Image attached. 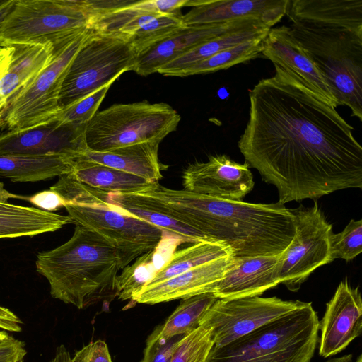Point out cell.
<instances>
[{"label":"cell","instance_id":"cell-1","mask_svg":"<svg viewBox=\"0 0 362 362\" xmlns=\"http://www.w3.org/2000/svg\"><path fill=\"white\" fill-rule=\"evenodd\" d=\"M274 67L249 92V119L238 143L245 163L276 188L284 204L361 189L362 147L353 127Z\"/></svg>","mask_w":362,"mask_h":362},{"label":"cell","instance_id":"cell-2","mask_svg":"<svg viewBox=\"0 0 362 362\" xmlns=\"http://www.w3.org/2000/svg\"><path fill=\"white\" fill-rule=\"evenodd\" d=\"M138 193L208 238L228 246L233 258L279 256L295 235L294 216L280 202L227 200L169 189L158 182Z\"/></svg>","mask_w":362,"mask_h":362},{"label":"cell","instance_id":"cell-3","mask_svg":"<svg viewBox=\"0 0 362 362\" xmlns=\"http://www.w3.org/2000/svg\"><path fill=\"white\" fill-rule=\"evenodd\" d=\"M35 266L47 280L51 296L78 309L116 297L117 273L123 269L115 246L79 225L66 243L38 252Z\"/></svg>","mask_w":362,"mask_h":362},{"label":"cell","instance_id":"cell-4","mask_svg":"<svg viewBox=\"0 0 362 362\" xmlns=\"http://www.w3.org/2000/svg\"><path fill=\"white\" fill-rule=\"evenodd\" d=\"M113 6L112 0H16L0 25V47L50 42L58 49Z\"/></svg>","mask_w":362,"mask_h":362},{"label":"cell","instance_id":"cell-5","mask_svg":"<svg viewBox=\"0 0 362 362\" xmlns=\"http://www.w3.org/2000/svg\"><path fill=\"white\" fill-rule=\"evenodd\" d=\"M319 319L305 304L223 346L206 362H310L319 340Z\"/></svg>","mask_w":362,"mask_h":362},{"label":"cell","instance_id":"cell-6","mask_svg":"<svg viewBox=\"0 0 362 362\" xmlns=\"http://www.w3.org/2000/svg\"><path fill=\"white\" fill-rule=\"evenodd\" d=\"M293 36L313 61L338 105L362 119V31L291 23Z\"/></svg>","mask_w":362,"mask_h":362},{"label":"cell","instance_id":"cell-7","mask_svg":"<svg viewBox=\"0 0 362 362\" xmlns=\"http://www.w3.org/2000/svg\"><path fill=\"white\" fill-rule=\"evenodd\" d=\"M179 113L165 103L114 104L97 112L84 131L88 150L105 152L144 142H158L175 131Z\"/></svg>","mask_w":362,"mask_h":362},{"label":"cell","instance_id":"cell-8","mask_svg":"<svg viewBox=\"0 0 362 362\" xmlns=\"http://www.w3.org/2000/svg\"><path fill=\"white\" fill-rule=\"evenodd\" d=\"M136 52L123 37L91 28L74 56L59 93L60 110L133 71Z\"/></svg>","mask_w":362,"mask_h":362},{"label":"cell","instance_id":"cell-9","mask_svg":"<svg viewBox=\"0 0 362 362\" xmlns=\"http://www.w3.org/2000/svg\"><path fill=\"white\" fill-rule=\"evenodd\" d=\"M90 30L89 28L55 52L53 62L37 79L11 97L0 120L1 131L30 128L56 117L60 111L59 100L63 80Z\"/></svg>","mask_w":362,"mask_h":362},{"label":"cell","instance_id":"cell-10","mask_svg":"<svg viewBox=\"0 0 362 362\" xmlns=\"http://www.w3.org/2000/svg\"><path fill=\"white\" fill-rule=\"evenodd\" d=\"M291 211L296 232L280 255L276 272L279 284L297 291L316 269L333 261L331 240L334 233L316 200L311 206L300 205Z\"/></svg>","mask_w":362,"mask_h":362},{"label":"cell","instance_id":"cell-11","mask_svg":"<svg viewBox=\"0 0 362 362\" xmlns=\"http://www.w3.org/2000/svg\"><path fill=\"white\" fill-rule=\"evenodd\" d=\"M71 223L93 230L117 250L124 268L134 259L157 246L164 230L144 220L112 208L66 204Z\"/></svg>","mask_w":362,"mask_h":362},{"label":"cell","instance_id":"cell-12","mask_svg":"<svg viewBox=\"0 0 362 362\" xmlns=\"http://www.w3.org/2000/svg\"><path fill=\"white\" fill-rule=\"evenodd\" d=\"M305 303L285 300L276 296L218 298L202 317L200 325L211 329L214 346L220 347L303 306Z\"/></svg>","mask_w":362,"mask_h":362},{"label":"cell","instance_id":"cell-13","mask_svg":"<svg viewBox=\"0 0 362 362\" xmlns=\"http://www.w3.org/2000/svg\"><path fill=\"white\" fill-rule=\"evenodd\" d=\"M85 128L55 117L30 128L0 131V155H61L75 160L87 150Z\"/></svg>","mask_w":362,"mask_h":362},{"label":"cell","instance_id":"cell-14","mask_svg":"<svg viewBox=\"0 0 362 362\" xmlns=\"http://www.w3.org/2000/svg\"><path fill=\"white\" fill-rule=\"evenodd\" d=\"M182 178L185 190L232 201H242L255 185L247 163H236L226 155L189 164Z\"/></svg>","mask_w":362,"mask_h":362},{"label":"cell","instance_id":"cell-15","mask_svg":"<svg viewBox=\"0 0 362 362\" xmlns=\"http://www.w3.org/2000/svg\"><path fill=\"white\" fill-rule=\"evenodd\" d=\"M262 54L326 104L335 109L339 106L325 78L288 26L270 28L264 39Z\"/></svg>","mask_w":362,"mask_h":362},{"label":"cell","instance_id":"cell-16","mask_svg":"<svg viewBox=\"0 0 362 362\" xmlns=\"http://www.w3.org/2000/svg\"><path fill=\"white\" fill-rule=\"evenodd\" d=\"M319 330V354L322 358L340 353L361 335L362 299L358 287H351L347 279L340 282L326 304Z\"/></svg>","mask_w":362,"mask_h":362},{"label":"cell","instance_id":"cell-17","mask_svg":"<svg viewBox=\"0 0 362 362\" xmlns=\"http://www.w3.org/2000/svg\"><path fill=\"white\" fill-rule=\"evenodd\" d=\"M288 0H189L192 8L182 15L185 25L257 19L271 28L286 15Z\"/></svg>","mask_w":362,"mask_h":362},{"label":"cell","instance_id":"cell-18","mask_svg":"<svg viewBox=\"0 0 362 362\" xmlns=\"http://www.w3.org/2000/svg\"><path fill=\"white\" fill-rule=\"evenodd\" d=\"M257 21H260L243 19L225 23L186 25L137 54L133 71L143 76L158 72L163 66L198 45Z\"/></svg>","mask_w":362,"mask_h":362},{"label":"cell","instance_id":"cell-19","mask_svg":"<svg viewBox=\"0 0 362 362\" xmlns=\"http://www.w3.org/2000/svg\"><path fill=\"white\" fill-rule=\"evenodd\" d=\"M233 262V257H224L168 280L144 286L136 296L135 303L153 305L213 293L216 284L222 279Z\"/></svg>","mask_w":362,"mask_h":362},{"label":"cell","instance_id":"cell-20","mask_svg":"<svg viewBox=\"0 0 362 362\" xmlns=\"http://www.w3.org/2000/svg\"><path fill=\"white\" fill-rule=\"evenodd\" d=\"M280 255L233 258L213 293L217 298L231 299L260 296L275 288L279 284L276 271Z\"/></svg>","mask_w":362,"mask_h":362},{"label":"cell","instance_id":"cell-21","mask_svg":"<svg viewBox=\"0 0 362 362\" xmlns=\"http://www.w3.org/2000/svg\"><path fill=\"white\" fill-rule=\"evenodd\" d=\"M292 23L362 31V0H288Z\"/></svg>","mask_w":362,"mask_h":362},{"label":"cell","instance_id":"cell-22","mask_svg":"<svg viewBox=\"0 0 362 362\" xmlns=\"http://www.w3.org/2000/svg\"><path fill=\"white\" fill-rule=\"evenodd\" d=\"M158 142H144L105 152L86 150L74 160L100 164L146 179L151 183L163 177L159 162Z\"/></svg>","mask_w":362,"mask_h":362},{"label":"cell","instance_id":"cell-23","mask_svg":"<svg viewBox=\"0 0 362 362\" xmlns=\"http://www.w3.org/2000/svg\"><path fill=\"white\" fill-rule=\"evenodd\" d=\"M188 0L128 1L124 5L100 16L91 28L123 38L144 23L162 14L180 11Z\"/></svg>","mask_w":362,"mask_h":362},{"label":"cell","instance_id":"cell-24","mask_svg":"<svg viewBox=\"0 0 362 362\" xmlns=\"http://www.w3.org/2000/svg\"><path fill=\"white\" fill-rule=\"evenodd\" d=\"M184 240L173 234L164 231L159 243L151 250L139 256L134 264L122 269L116 279L117 296L121 300L135 299L141 289L155 274L168 262L178 245Z\"/></svg>","mask_w":362,"mask_h":362},{"label":"cell","instance_id":"cell-25","mask_svg":"<svg viewBox=\"0 0 362 362\" xmlns=\"http://www.w3.org/2000/svg\"><path fill=\"white\" fill-rule=\"evenodd\" d=\"M103 204L127 214L144 220L164 231L181 238L185 243L213 240L186 223L170 215L153 200L139 193H106Z\"/></svg>","mask_w":362,"mask_h":362},{"label":"cell","instance_id":"cell-26","mask_svg":"<svg viewBox=\"0 0 362 362\" xmlns=\"http://www.w3.org/2000/svg\"><path fill=\"white\" fill-rule=\"evenodd\" d=\"M71 223L69 216L0 199V238L33 237Z\"/></svg>","mask_w":362,"mask_h":362},{"label":"cell","instance_id":"cell-27","mask_svg":"<svg viewBox=\"0 0 362 362\" xmlns=\"http://www.w3.org/2000/svg\"><path fill=\"white\" fill-rule=\"evenodd\" d=\"M74 158L61 155H0V177L12 182H37L73 173Z\"/></svg>","mask_w":362,"mask_h":362},{"label":"cell","instance_id":"cell-28","mask_svg":"<svg viewBox=\"0 0 362 362\" xmlns=\"http://www.w3.org/2000/svg\"><path fill=\"white\" fill-rule=\"evenodd\" d=\"M271 28L260 21L239 28L213 37L163 66L158 73L166 76H177L192 65L236 45L264 37Z\"/></svg>","mask_w":362,"mask_h":362},{"label":"cell","instance_id":"cell-29","mask_svg":"<svg viewBox=\"0 0 362 362\" xmlns=\"http://www.w3.org/2000/svg\"><path fill=\"white\" fill-rule=\"evenodd\" d=\"M73 174L82 183L107 193H138L154 184L129 173L81 160H75Z\"/></svg>","mask_w":362,"mask_h":362},{"label":"cell","instance_id":"cell-30","mask_svg":"<svg viewBox=\"0 0 362 362\" xmlns=\"http://www.w3.org/2000/svg\"><path fill=\"white\" fill-rule=\"evenodd\" d=\"M217 299L213 293L182 299L180 304L163 324L154 329L146 341L168 339L192 332L199 327L202 317Z\"/></svg>","mask_w":362,"mask_h":362},{"label":"cell","instance_id":"cell-31","mask_svg":"<svg viewBox=\"0 0 362 362\" xmlns=\"http://www.w3.org/2000/svg\"><path fill=\"white\" fill-rule=\"evenodd\" d=\"M224 257H233V254L230 248L223 243L206 240L191 244L187 247L174 252L168 262L146 286L168 280L202 264Z\"/></svg>","mask_w":362,"mask_h":362},{"label":"cell","instance_id":"cell-32","mask_svg":"<svg viewBox=\"0 0 362 362\" xmlns=\"http://www.w3.org/2000/svg\"><path fill=\"white\" fill-rule=\"evenodd\" d=\"M8 71L17 75L21 89L31 85L53 62L56 52L50 43L12 45ZM20 89V90H21Z\"/></svg>","mask_w":362,"mask_h":362},{"label":"cell","instance_id":"cell-33","mask_svg":"<svg viewBox=\"0 0 362 362\" xmlns=\"http://www.w3.org/2000/svg\"><path fill=\"white\" fill-rule=\"evenodd\" d=\"M265 37L247 40L233 47L225 49L192 65L179 74L177 76L185 77L196 74L212 73L219 70L227 69L235 64L255 59L262 54L263 41Z\"/></svg>","mask_w":362,"mask_h":362},{"label":"cell","instance_id":"cell-34","mask_svg":"<svg viewBox=\"0 0 362 362\" xmlns=\"http://www.w3.org/2000/svg\"><path fill=\"white\" fill-rule=\"evenodd\" d=\"M185 26L180 11L165 13L144 23L124 39L139 54Z\"/></svg>","mask_w":362,"mask_h":362},{"label":"cell","instance_id":"cell-35","mask_svg":"<svg viewBox=\"0 0 362 362\" xmlns=\"http://www.w3.org/2000/svg\"><path fill=\"white\" fill-rule=\"evenodd\" d=\"M211 329L200 325L181 339L170 362H206L214 346Z\"/></svg>","mask_w":362,"mask_h":362},{"label":"cell","instance_id":"cell-36","mask_svg":"<svg viewBox=\"0 0 362 362\" xmlns=\"http://www.w3.org/2000/svg\"><path fill=\"white\" fill-rule=\"evenodd\" d=\"M112 84L106 85L60 110L56 117L62 123L86 127L92 119Z\"/></svg>","mask_w":362,"mask_h":362},{"label":"cell","instance_id":"cell-37","mask_svg":"<svg viewBox=\"0 0 362 362\" xmlns=\"http://www.w3.org/2000/svg\"><path fill=\"white\" fill-rule=\"evenodd\" d=\"M332 257L349 262L362 252V220L351 219L344 229L333 233L331 240Z\"/></svg>","mask_w":362,"mask_h":362},{"label":"cell","instance_id":"cell-38","mask_svg":"<svg viewBox=\"0 0 362 362\" xmlns=\"http://www.w3.org/2000/svg\"><path fill=\"white\" fill-rule=\"evenodd\" d=\"M185 335H177L168 339L146 341L144 358L141 362H170Z\"/></svg>","mask_w":362,"mask_h":362},{"label":"cell","instance_id":"cell-39","mask_svg":"<svg viewBox=\"0 0 362 362\" xmlns=\"http://www.w3.org/2000/svg\"><path fill=\"white\" fill-rule=\"evenodd\" d=\"M71 362H112L107 344L103 340L91 341L75 352Z\"/></svg>","mask_w":362,"mask_h":362},{"label":"cell","instance_id":"cell-40","mask_svg":"<svg viewBox=\"0 0 362 362\" xmlns=\"http://www.w3.org/2000/svg\"><path fill=\"white\" fill-rule=\"evenodd\" d=\"M23 199H28L38 209L49 212L56 211L62 207L64 208L66 204L64 199L57 192L51 189L37 192L28 197H23Z\"/></svg>","mask_w":362,"mask_h":362},{"label":"cell","instance_id":"cell-41","mask_svg":"<svg viewBox=\"0 0 362 362\" xmlns=\"http://www.w3.org/2000/svg\"><path fill=\"white\" fill-rule=\"evenodd\" d=\"M26 354L24 342L10 335L0 341V362H19Z\"/></svg>","mask_w":362,"mask_h":362},{"label":"cell","instance_id":"cell-42","mask_svg":"<svg viewBox=\"0 0 362 362\" xmlns=\"http://www.w3.org/2000/svg\"><path fill=\"white\" fill-rule=\"evenodd\" d=\"M21 89L18 76L8 71L0 79V120L11 97Z\"/></svg>","mask_w":362,"mask_h":362},{"label":"cell","instance_id":"cell-43","mask_svg":"<svg viewBox=\"0 0 362 362\" xmlns=\"http://www.w3.org/2000/svg\"><path fill=\"white\" fill-rule=\"evenodd\" d=\"M21 320L11 310L0 305V329L18 332L22 330Z\"/></svg>","mask_w":362,"mask_h":362},{"label":"cell","instance_id":"cell-44","mask_svg":"<svg viewBox=\"0 0 362 362\" xmlns=\"http://www.w3.org/2000/svg\"><path fill=\"white\" fill-rule=\"evenodd\" d=\"M11 54V47H0V79L8 71Z\"/></svg>","mask_w":362,"mask_h":362},{"label":"cell","instance_id":"cell-45","mask_svg":"<svg viewBox=\"0 0 362 362\" xmlns=\"http://www.w3.org/2000/svg\"><path fill=\"white\" fill-rule=\"evenodd\" d=\"M71 359L69 351L64 345L61 344L57 348L54 356L50 362H71Z\"/></svg>","mask_w":362,"mask_h":362},{"label":"cell","instance_id":"cell-46","mask_svg":"<svg viewBox=\"0 0 362 362\" xmlns=\"http://www.w3.org/2000/svg\"><path fill=\"white\" fill-rule=\"evenodd\" d=\"M16 0H5L0 6V25L13 8Z\"/></svg>","mask_w":362,"mask_h":362},{"label":"cell","instance_id":"cell-47","mask_svg":"<svg viewBox=\"0 0 362 362\" xmlns=\"http://www.w3.org/2000/svg\"><path fill=\"white\" fill-rule=\"evenodd\" d=\"M352 354H346L340 357L332 358L325 362H352Z\"/></svg>","mask_w":362,"mask_h":362},{"label":"cell","instance_id":"cell-48","mask_svg":"<svg viewBox=\"0 0 362 362\" xmlns=\"http://www.w3.org/2000/svg\"><path fill=\"white\" fill-rule=\"evenodd\" d=\"M8 334L6 333V332L0 330V341L6 339Z\"/></svg>","mask_w":362,"mask_h":362},{"label":"cell","instance_id":"cell-49","mask_svg":"<svg viewBox=\"0 0 362 362\" xmlns=\"http://www.w3.org/2000/svg\"><path fill=\"white\" fill-rule=\"evenodd\" d=\"M356 362H362V356H361V355H360V356L358 357V358H357V360H356Z\"/></svg>","mask_w":362,"mask_h":362},{"label":"cell","instance_id":"cell-50","mask_svg":"<svg viewBox=\"0 0 362 362\" xmlns=\"http://www.w3.org/2000/svg\"><path fill=\"white\" fill-rule=\"evenodd\" d=\"M5 1V0L2 1V0H0V6Z\"/></svg>","mask_w":362,"mask_h":362},{"label":"cell","instance_id":"cell-51","mask_svg":"<svg viewBox=\"0 0 362 362\" xmlns=\"http://www.w3.org/2000/svg\"><path fill=\"white\" fill-rule=\"evenodd\" d=\"M19 362H23V360H22V361H19Z\"/></svg>","mask_w":362,"mask_h":362}]
</instances>
